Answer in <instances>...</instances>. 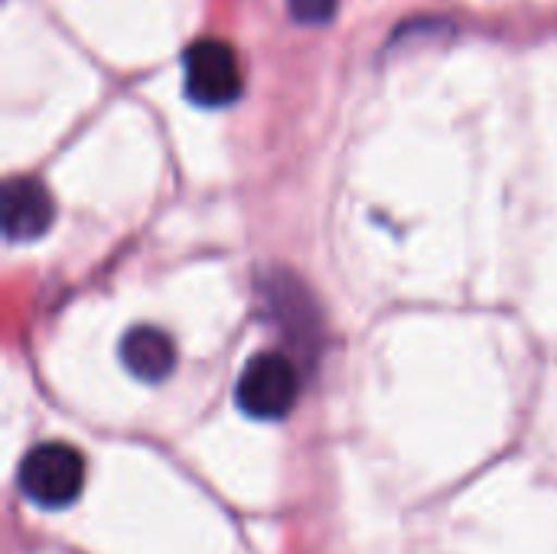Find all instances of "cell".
<instances>
[{
  "mask_svg": "<svg viewBox=\"0 0 557 554\" xmlns=\"http://www.w3.org/2000/svg\"><path fill=\"white\" fill-rule=\"evenodd\" d=\"M20 490L39 509H65L85 490V457L65 441L36 444L20 464Z\"/></svg>",
  "mask_w": 557,
  "mask_h": 554,
  "instance_id": "cell-1",
  "label": "cell"
},
{
  "mask_svg": "<svg viewBox=\"0 0 557 554\" xmlns=\"http://www.w3.org/2000/svg\"><path fill=\"white\" fill-rule=\"evenodd\" d=\"M300 395V376L284 353H258L238 376L235 398L248 418L281 421L294 411Z\"/></svg>",
  "mask_w": 557,
  "mask_h": 554,
  "instance_id": "cell-2",
  "label": "cell"
},
{
  "mask_svg": "<svg viewBox=\"0 0 557 554\" xmlns=\"http://www.w3.org/2000/svg\"><path fill=\"white\" fill-rule=\"evenodd\" d=\"M183 88L186 98L202 108H225L238 101L245 75L235 49L222 39H196L183 52Z\"/></svg>",
  "mask_w": 557,
  "mask_h": 554,
  "instance_id": "cell-3",
  "label": "cell"
},
{
  "mask_svg": "<svg viewBox=\"0 0 557 554\" xmlns=\"http://www.w3.org/2000/svg\"><path fill=\"white\" fill-rule=\"evenodd\" d=\"M55 219L52 196L33 176H13L3 186V235L10 242H33L49 232Z\"/></svg>",
  "mask_w": 557,
  "mask_h": 554,
  "instance_id": "cell-4",
  "label": "cell"
},
{
  "mask_svg": "<svg viewBox=\"0 0 557 554\" xmlns=\"http://www.w3.org/2000/svg\"><path fill=\"white\" fill-rule=\"evenodd\" d=\"M121 362L140 382H163L176 366V346L157 327H134L121 340Z\"/></svg>",
  "mask_w": 557,
  "mask_h": 554,
  "instance_id": "cell-5",
  "label": "cell"
},
{
  "mask_svg": "<svg viewBox=\"0 0 557 554\" xmlns=\"http://www.w3.org/2000/svg\"><path fill=\"white\" fill-rule=\"evenodd\" d=\"M336 3L339 0H287L290 16L297 23H330L336 13Z\"/></svg>",
  "mask_w": 557,
  "mask_h": 554,
  "instance_id": "cell-6",
  "label": "cell"
}]
</instances>
